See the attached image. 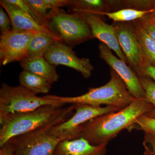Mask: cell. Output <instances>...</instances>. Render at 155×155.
I'll return each mask as SVG.
<instances>
[{"instance_id": "13", "label": "cell", "mask_w": 155, "mask_h": 155, "mask_svg": "<svg viewBox=\"0 0 155 155\" xmlns=\"http://www.w3.org/2000/svg\"><path fill=\"white\" fill-rule=\"evenodd\" d=\"M0 4L5 10L11 19V29L43 34L52 37L56 41H61L60 38L52 31L44 25L40 24L25 12L9 3L8 0H1Z\"/></svg>"}, {"instance_id": "5", "label": "cell", "mask_w": 155, "mask_h": 155, "mask_svg": "<svg viewBox=\"0 0 155 155\" xmlns=\"http://www.w3.org/2000/svg\"><path fill=\"white\" fill-rule=\"evenodd\" d=\"M46 22L61 41L71 48L93 36L89 26L78 13L69 14L60 8L51 10Z\"/></svg>"}, {"instance_id": "22", "label": "cell", "mask_w": 155, "mask_h": 155, "mask_svg": "<svg viewBox=\"0 0 155 155\" xmlns=\"http://www.w3.org/2000/svg\"><path fill=\"white\" fill-rule=\"evenodd\" d=\"M9 3L16 6L30 16L40 24L47 27L44 19L41 17L25 2V0H8Z\"/></svg>"}, {"instance_id": "15", "label": "cell", "mask_w": 155, "mask_h": 155, "mask_svg": "<svg viewBox=\"0 0 155 155\" xmlns=\"http://www.w3.org/2000/svg\"><path fill=\"white\" fill-rule=\"evenodd\" d=\"M19 63L23 70L41 76L51 84L57 82L60 77L56 70V66L50 64L44 57L25 58L19 61Z\"/></svg>"}, {"instance_id": "17", "label": "cell", "mask_w": 155, "mask_h": 155, "mask_svg": "<svg viewBox=\"0 0 155 155\" xmlns=\"http://www.w3.org/2000/svg\"><path fill=\"white\" fill-rule=\"evenodd\" d=\"M56 40L43 34L35 33L31 40L25 58H33L43 57Z\"/></svg>"}, {"instance_id": "10", "label": "cell", "mask_w": 155, "mask_h": 155, "mask_svg": "<svg viewBox=\"0 0 155 155\" xmlns=\"http://www.w3.org/2000/svg\"><path fill=\"white\" fill-rule=\"evenodd\" d=\"M99 50L101 58L122 78L131 94L135 98L145 97V92L138 76L126 63L114 55L110 49L104 43L100 44Z\"/></svg>"}, {"instance_id": "25", "label": "cell", "mask_w": 155, "mask_h": 155, "mask_svg": "<svg viewBox=\"0 0 155 155\" xmlns=\"http://www.w3.org/2000/svg\"><path fill=\"white\" fill-rule=\"evenodd\" d=\"M11 21L8 14L2 7L0 8V28L1 33L11 30Z\"/></svg>"}, {"instance_id": "21", "label": "cell", "mask_w": 155, "mask_h": 155, "mask_svg": "<svg viewBox=\"0 0 155 155\" xmlns=\"http://www.w3.org/2000/svg\"><path fill=\"white\" fill-rule=\"evenodd\" d=\"M133 128L143 130L144 133L155 135V118L143 115L134 121L128 130H131Z\"/></svg>"}, {"instance_id": "18", "label": "cell", "mask_w": 155, "mask_h": 155, "mask_svg": "<svg viewBox=\"0 0 155 155\" xmlns=\"http://www.w3.org/2000/svg\"><path fill=\"white\" fill-rule=\"evenodd\" d=\"M146 61L155 67V41L140 24L134 28Z\"/></svg>"}, {"instance_id": "3", "label": "cell", "mask_w": 155, "mask_h": 155, "mask_svg": "<svg viewBox=\"0 0 155 155\" xmlns=\"http://www.w3.org/2000/svg\"><path fill=\"white\" fill-rule=\"evenodd\" d=\"M54 98L67 104H83L99 107L102 105L122 109L130 105L135 99L129 92L125 82L115 71L111 72L110 81L104 85L91 88L84 94L76 97H60Z\"/></svg>"}, {"instance_id": "1", "label": "cell", "mask_w": 155, "mask_h": 155, "mask_svg": "<svg viewBox=\"0 0 155 155\" xmlns=\"http://www.w3.org/2000/svg\"><path fill=\"white\" fill-rule=\"evenodd\" d=\"M153 109L145 97L135 98L120 110L101 115L81 125L78 138L83 137L93 145H107L122 130H128L137 118Z\"/></svg>"}, {"instance_id": "28", "label": "cell", "mask_w": 155, "mask_h": 155, "mask_svg": "<svg viewBox=\"0 0 155 155\" xmlns=\"http://www.w3.org/2000/svg\"><path fill=\"white\" fill-rule=\"evenodd\" d=\"M0 155H14V147L11 141L9 140L1 147Z\"/></svg>"}, {"instance_id": "7", "label": "cell", "mask_w": 155, "mask_h": 155, "mask_svg": "<svg viewBox=\"0 0 155 155\" xmlns=\"http://www.w3.org/2000/svg\"><path fill=\"white\" fill-rule=\"evenodd\" d=\"M73 104L75 110L74 115L65 122L50 128L51 133L61 140L78 138L80 127L86 122L101 115L121 110L108 106L95 107L83 104Z\"/></svg>"}, {"instance_id": "4", "label": "cell", "mask_w": 155, "mask_h": 155, "mask_svg": "<svg viewBox=\"0 0 155 155\" xmlns=\"http://www.w3.org/2000/svg\"><path fill=\"white\" fill-rule=\"evenodd\" d=\"M65 105L52 95L37 96L19 85L13 87L4 83L0 88V119L10 114L34 110L44 106Z\"/></svg>"}, {"instance_id": "20", "label": "cell", "mask_w": 155, "mask_h": 155, "mask_svg": "<svg viewBox=\"0 0 155 155\" xmlns=\"http://www.w3.org/2000/svg\"><path fill=\"white\" fill-rule=\"evenodd\" d=\"M145 92V98L152 105L153 109L146 116L155 118V82L151 78L144 76H138Z\"/></svg>"}, {"instance_id": "29", "label": "cell", "mask_w": 155, "mask_h": 155, "mask_svg": "<svg viewBox=\"0 0 155 155\" xmlns=\"http://www.w3.org/2000/svg\"><path fill=\"white\" fill-rule=\"evenodd\" d=\"M149 19L150 20H151V21L152 22H154V23H155V17H154L153 18V19Z\"/></svg>"}, {"instance_id": "14", "label": "cell", "mask_w": 155, "mask_h": 155, "mask_svg": "<svg viewBox=\"0 0 155 155\" xmlns=\"http://www.w3.org/2000/svg\"><path fill=\"white\" fill-rule=\"evenodd\" d=\"M107 145L94 146L83 137L61 140L53 155H106Z\"/></svg>"}, {"instance_id": "8", "label": "cell", "mask_w": 155, "mask_h": 155, "mask_svg": "<svg viewBox=\"0 0 155 155\" xmlns=\"http://www.w3.org/2000/svg\"><path fill=\"white\" fill-rule=\"evenodd\" d=\"M35 33L11 30L1 33L0 36V62L5 66L26 57L31 40Z\"/></svg>"}, {"instance_id": "9", "label": "cell", "mask_w": 155, "mask_h": 155, "mask_svg": "<svg viewBox=\"0 0 155 155\" xmlns=\"http://www.w3.org/2000/svg\"><path fill=\"white\" fill-rule=\"evenodd\" d=\"M43 57L52 65L72 68L80 72L84 78L90 77L94 69L88 58H78L72 48L58 41L53 43Z\"/></svg>"}, {"instance_id": "2", "label": "cell", "mask_w": 155, "mask_h": 155, "mask_svg": "<svg viewBox=\"0 0 155 155\" xmlns=\"http://www.w3.org/2000/svg\"><path fill=\"white\" fill-rule=\"evenodd\" d=\"M74 105H45L34 110L10 114L0 119V147L15 137L45 127H52L69 119Z\"/></svg>"}, {"instance_id": "23", "label": "cell", "mask_w": 155, "mask_h": 155, "mask_svg": "<svg viewBox=\"0 0 155 155\" xmlns=\"http://www.w3.org/2000/svg\"><path fill=\"white\" fill-rule=\"evenodd\" d=\"M25 1L41 17L44 19L46 22V19L47 17L48 14L49 12L48 11L50 10V11H51L52 10L48 0H25Z\"/></svg>"}, {"instance_id": "24", "label": "cell", "mask_w": 155, "mask_h": 155, "mask_svg": "<svg viewBox=\"0 0 155 155\" xmlns=\"http://www.w3.org/2000/svg\"><path fill=\"white\" fill-rule=\"evenodd\" d=\"M143 146L144 155H155V135L144 133Z\"/></svg>"}, {"instance_id": "11", "label": "cell", "mask_w": 155, "mask_h": 155, "mask_svg": "<svg viewBox=\"0 0 155 155\" xmlns=\"http://www.w3.org/2000/svg\"><path fill=\"white\" fill-rule=\"evenodd\" d=\"M115 27L120 47L127 62L138 76L146 60L134 28L125 24H118Z\"/></svg>"}, {"instance_id": "6", "label": "cell", "mask_w": 155, "mask_h": 155, "mask_svg": "<svg viewBox=\"0 0 155 155\" xmlns=\"http://www.w3.org/2000/svg\"><path fill=\"white\" fill-rule=\"evenodd\" d=\"M51 127H42L11 139L14 155H53L61 140L51 133Z\"/></svg>"}, {"instance_id": "16", "label": "cell", "mask_w": 155, "mask_h": 155, "mask_svg": "<svg viewBox=\"0 0 155 155\" xmlns=\"http://www.w3.org/2000/svg\"><path fill=\"white\" fill-rule=\"evenodd\" d=\"M19 86L34 94H47L51 87V83L45 78L26 70H23L19 76Z\"/></svg>"}, {"instance_id": "19", "label": "cell", "mask_w": 155, "mask_h": 155, "mask_svg": "<svg viewBox=\"0 0 155 155\" xmlns=\"http://www.w3.org/2000/svg\"><path fill=\"white\" fill-rule=\"evenodd\" d=\"M154 9L138 10L134 9H125L111 13L100 12L97 14H104L115 22L130 21L143 18L147 14L153 13Z\"/></svg>"}, {"instance_id": "26", "label": "cell", "mask_w": 155, "mask_h": 155, "mask_svg": "<svg viewBox=\"0 0 155 155\" xmlns=\"http://www.w3.org/2000/svg\"><path fill=\"white\" fill-rule=\"evenodd\" d=\"M144 76L151 78L155 82V67L146 61L138 76Z\"/></svg>"}, {"instance_id": "27", "label": "cell", "mask_w": 155, "mask_h": 155, "mask_svg": "<svg viewBox=\"0 0 155 155\" xmlns=\"http://www.w3.org/2000/svg\"><path fill=\"white\" fill-rule=\"evenodd\" d=\"M141 24L151 37L155 41V23L149 19H147L143 20Z\"/></svg>"}, {"instance_id": "12", "label": "cell", "mask_w": 155, "mask_h": 155, "mask_svg": "<svg viewBox=\"0 0 155 155\" xmlns=\"http://www.w3.org/2000/svg\"><path fill=\"white\" fill-rule=\"evenodd\" d=\"M76 13L80 14L86 21L93 36L102 42L111 50H113L119 59L125 63L128 62L119 45L115 26L104 22L99 14L88 12Z\"/></svg>"}]
</instances>
